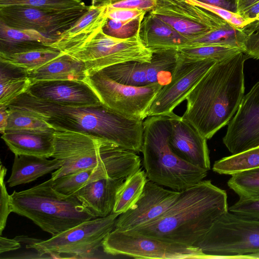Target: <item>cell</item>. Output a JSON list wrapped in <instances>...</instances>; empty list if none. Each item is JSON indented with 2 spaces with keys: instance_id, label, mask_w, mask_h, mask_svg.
Masks as SVG:
<instances>
[{
  "instance_id": "44dd1931",
  "label": "cell",
  "mask_w": 259,
  "mask_h": 259,
  "mask_svg": "<svg viewBox=\"0 0 259 259\" xmlns=\"http://www.w3.org/2000/svg\"><path fill=\"white\" fill-rule=\"evenodd\" d=\"M52 131H10L2 139L14 155L52 157L54 152V133Z\"/></svg>"
},
{
  "instance_id": "83f0119b",
  "label": "cell",
  "mask_w": 259,
  "mask_h": 259,
  "mask_svg": "<svg viewBox=\"0 0 259 259\" xmlns=\"http://www.w3.org/2000/svg\"><path fill=\"white\" fill-rule=\"evenodd\" d=\"M147 180L141 168L127 177L117 191L112 213L120 214L130 209L138 200Z\"/></svg>"
},
{
  "instance_id": "8992f818",
  "label": "cell",
  "mask_w": 259,
  "mask_h": 259,
  "mask_svg": "<svg viewBox=\"0 0 259 259\" xmlns=\"http://www.w3.org/2000/svg\"><path fill=\"white\" fill-rule=\"evenodd\" d=\"M52 179L10 195L12 212L32 221L52 236L95 219L74 194L66 195L52 186Z\"/></svg>"
},
{
  "instance_id": "9a60e30c",
  "label": "cell",
  "mask_w": 259,
  "mask_h": 259,
  "mask_svg": "<svg viewBox=\"0 0 259 259\" xmlns=\"http://www.w3.org/2000/svg\"><path fill=\"white\" fill-rule=\"evenodd\" d=\"M223 141L232 154L259 146V80L244 95Z\"/></svg>"
},
{
  "instance_id": "52a82bcc",
  "label": "cell",
  "mask_w": 259,
  "mask_h": 259,
  "mask_svg": "<svg viewBox=\"0 0 259 259\" xmlns=\"http://www.w3.org/2000/svg\"><path fill=\"white\" fill-rule=\"evenodd\" d=\"M194 246L212 258H259V220L228 211Z\"/></svg>"
},
{
  "instance_id": "7c38bea8",
  "label": "cell",
  "mask_w": 259,
  "mask_h": 259,
  "mask_svg": "<svg viewBox=\"0 0 259 259\" xmlns=\"http://www.w3.org/2000/svg\"><path fill=\"white\" fill-rule=\"evenodd\" d=\"M150 13L191 42L228 22L211 12L186 0H157L156 7Z\"/></svg>"
},
{
  "instance_id": "d590c367",
  "label": "cell",
  "mask_w": 259,
  "mask_h": 259,
  "mask_svg": "<svg viewBox=\"0 0 259 259\" xmlns=\"http://www.w3.org/2000/svg\"><path fill=\"white\" fill-rule=\"evenodd\" d=\"M178 51L181 56L189 60L210 59L217 61L225 59L242 52L237 48L212 45L188 46Z\"/></svg>"
},
{
  "instance_id": "ac0fdd59",
  "label": "cell",
  "mask_w": 259,
  "mask_h": 259,
  "mask_svg": "<svg viewBox=\"0 0 259 259\" xmlns=\"http://www.w3.org/2000/svg\"><path fill=\"white\" fill-rule=\"evenodd\" d=\"M26 93L38 99L62 105L88 106L103 104L94 90L83 81H37L30 85Z\"/></svg>"
},
{
  "instance_id": "836d02e7",
  "label": "cell",
  "mask_w": 259,
  "mask_h": 259,
  "mask_svg": "<svg viewBox=\"0 0 259 259\" xmlns=\"http://www.w3.org/2000/svg\"><path fill=\"white\" fill-rule=\"evenodd\" d=\"M9 116L6 132L56 131L29 110L12 106H9Z\"/></svg>"
},
{
  "instance_id": "8fae6325",
  "label": "cell",
  "mask_w": 259,
  "mask_h": 259,
  "mask_svg": "<svg viewBox=\"0 0 259 259\" xmlns=\"http://www.w3.org/2000/svg\"><path fill=\"white\" fill-rule=\"evenodd\" d=\"M85 82L104 106L126 117L142 120L147 117L151 102L163 87L158 83L142 87L121 84L100 71L89 75Z\"/></svg>"
},
{
  "instance_id": "f6af8a7d",
  "label": "cell",
  "mask_w": 259,
  "mask_h": 259,
  "mask_svg": "<svg viewBox=\"0 0 259 259\" xmlns=\"http://www.w3.org/2000/svg\"><path fill=\"white\" fill-rule=\"evenodd\" d=\"M202 3L220 7L229 11L237 12L238 0H196Z\"/></svg>"
},
{
  "instance_id": "6da1fadb",
  "label": "cell",
  "mask_w": 259,
  "mask_h": 259,
  "mask_svg": "<svg viewBox=\"0 0 259 259\" xmlns=\"http://www.w3.org/2000/svg\"><path fill=\"white\" fill-rule=\"evenodd\" d=\"M9 106L29 110L58 131L78 132L142 152L144 120L117 113L103 104L70 106L36 98L25 93Z\"/></svg>"
},
{
  "instance_id": "30bf717a",
  "label": "cell",
  "mask_w": 259,
  "mask_h": 259,
  "mask_svg": "<svg viewBox=\"0 0 259 259\" xmlns=\"http://www.w3.org/2000/svg\"><path fill=\"white\" fill-rule=\"evenodd\" d=\"M120 214L112 213L104 218L84 222L56 236L33 244L31 248L41 256L69 254L84 257L102 247L107 236L114 228Z\"/></svg>"
},
{
  "instance_id": "2e32d148",
  "label": "cell",
  "mask_w": 259,
  "mask_h": 259,
  "mask_svg": "<svg viewBox=\"0 0 259 259\" xmlns=\"http://www.w3.org/2000/svg\"><path fill=\"white\" fill-rule=\"evenodd\" d=\"M180 194L179 191L165 189L148 180L137 202L118 217L114 229L131 230L155 220L171 206Z\"/></svg>"
},
{
  "instance_id": "4dcf8cb0",
  "label": "cell",
  "mask_w": 259,
  "mask_h": 259,
  "mask_svg": "<svg viewBox=\"0 0 259 259\" xmlns=\"http://www.w3.org/2000/svg\"><path fill=\"white\" fill-rule=\"evenodd\" d=\"M259 167V146L216 161L213 171L221 174H235Z\"/></svg>"
},
{
  "instance_id": "7402d4cb",
  "label": "cell",
  "mask_w": 259,
  "mask_h": 259,
  "mask_svg": "<svg viewBox=\"0 0 259 259\" xmlns=\"http://www.w3.org/2000/svg\"><path fill=\"white\" fill-rule=\"evenodd\" d=\"M27 76L32 83L50 80L85 81L88 76L83 62L64 53L40 67L27 72Z\"/></svg>"
},
{
  "instance_id": "7bdbcfd3",
  "label": "cell",
  "mask_w": 259,
  "mask_h": 259,
  "mask_svg": "<svg viewBox=\"0 0 259 259\" xmlns=\"http://www.w3.org/2000/svg\"><path fill=\"white\" fill-rule=\"evenodd\" d=\"M228 210L231 212L245 218L259 220V199L239 198Z\"/></svg>"
},
{
  "instance_id": "5b68a950",
  "label": "cell",
  "mask_w": 259,
  "mask_h": 259,
  "mask_svg": "<svg viewBox=\"0 0 259 259\" xmlns=\"http://www.w3.org/2000/svg\"><path fill=\"white\" fill-rule=\"evenodd\" d=\"M173 112L144 120L141 152L148 179L181 192L203 180L208 171L183 160L170 148L168 137Z\"/></svg>"
},
{
  "instance_id": "b9f144b4",
  "label": "cell",
  "mask_w": 259,
  "mask_h": 259,
  "mask_svg": "<svg viewBox=\"0 0 259 259\" xmlns=\"http://www.w3.org/2000/svg\"><path fill=\"white\" fill-rule=\"evenodd\" d=\"M7 174V168L1 164V205H0V235L4 230L9 214L12 212L10 206V195H9L4 179Z\"/></svg>"
},
{
  "instance_id": "ffe728a7",
  "label": "cell",
  "mask_w": 259,
  "mask_h": 259,
  "mask_svg": "<svg viewBox=\"0 0 259 259\" xmlns=\"http://www.w3.org/2000/svg\"><path fill=\"white\" fill-rule=\"evenodd\" d=\"M139 36L144 46L151 50H178L191 44L189 39L150 12L141 22Z\"/></svg>"
},
{
  "instance_id": "5bb4252c",
  "label": "cell",
  "mask_w": 259,
  "mask_h": 259,
  "mask_svg": "<svg viewBox=\"0 0 259 259\" xmlns=\"http://www.w3.org/2000/svg\"><path fill=\"white\" fill-rule=\"evenodd\" d=\"M178 54L177 64L171 80L156 95L147 111V117L172 112L217 62L210 59L191 60L181 56L179 52Z\"/></svg>"
},
{
  "instance_id": "e0dca14e",
  "label": "cell",
  "mask_w": 259,
  "mask_h": 259,
  "mask_svg": "<svg viewBox=\"0 0 259 259\" xmlns=\"http://www.w3.org/2000/svg\"><path fill=\"white\" fill-rule=\"evenodd\" d=\"M168 144L173 152L188 163L210 169L207 139L191 124L174 112L171 114Z\"/></svg>"
},
{
  "instance_id": "cb8c5ba5",
  "label": "cell",
  "mask_w": 259,
  "mask_h": 259,
  "mask_svg": "<svg viewBox=\"0 0 259 259\" xmlns=\"http://www.w3.org/2000/svg\"><path fill=\"white\" fill-rule=\"evenodd\" d=\"M107 12L106 6L90 5L82 16L49 46L55 48L74 44L102 29L108 19Z\"/></svg>"
},
{
  "instance_id": "ab89813d",
  "label": "cell",
  "mask_w": 259,
  "mask_h": 259,
  "mask_svg": "<svg viewBox=\"0 0 259 259\" xmlns=\"http://www.w3.org/2000/svg\"><path fill=\"white\" fill-rule=\"evenodd\" d=\"M241 29L245 35L243 52L249 58L259 59V17Z\"/></svg>"
},
{
  "instance_id": "f1b7e54d",
  "label": "cell",
  "mask_w": 259,
  "mask_h": 259,
  "mask_svg": "<svg viewBox=\"0 0 259 259\" xmlns=\"http://www.w3.org/2000/svg\"><path fill=\"white\" fill-rule=\"evenodd\" d=\"M103 178L115 179L106 168L97 167L52 179V186L58 192L70 195L89 183Z\"/></svg>"
},
{
  "instance_id": "ba28073f",
  "label": "cell",
  "mask_w": 259,
  "mask_h": 259,
  "mask_svg": "<svg viewBox=\"0 0 259 259\" xmlns=\"http://www.w3.org/2000/svg\"><path fill=\"white\" fill-rule=\"evenodd\" d=\"M55 48L83 62L88 76L121 63L150 62L153 54L139 35L119 39L106 34L103 29L81 41Z\"/></svg>"
},
{
  "instance_id": "277c9868",
  "label": "cell",
  "mask_w": 259,
  "mask_h": 259,
  "mask_svg": "<svg viewBox=\"0 0 259 259\" xmlns=\"http://www.w3.org/2000/svg\"><path fill=\"white\" fill-rule=\"evenodd\" d=\"M61 166L52 173L55 180L89 168L102 167L115 179H125L141 168L136 152L114 143L88 134L71 131L54 133L52 155Z\"/></svg>"
},
{
  "instance_id": "484cf974",
  "label": "cell",
  "mask_w": 259,
  "mask_h": 259,
  "mask_svg": "<svg viewBox=\"0 0 259 259\" xmlns=\"http://www.w3.org/2000/svg\"><path fill=\"white\" fill-rule=\"evenodd\" d=\"M32 84L27 72L21 68L1 62L0 105L8 106Z\"/></svg>"
},
{
  "instance_id": "681fc988",
  "label": "cell",
  "mask_w": 259,
  "mask_h": 259,
  "mask_svg": "<svg viewBox=\"0 0 259 259\" xmlns=\"http://www.w3.org/2000/svg\"><path fill=\"white\" fill-rule=\"evenodd\" d=\"M258 1L259 0H238L237 13L238 14Z\"/></svg>"
},
{
  "instance_id": "ee69618b",
  "label": "cell",
  "mask_w": 259,
  "mask_h": 259,
  "mask_svg": "<svg viewBox=\"0 0 259 259\" xmlns=\"http://www.w3.org/2000/svg\"><path fill=\"white\" fill-rule=\"evenodd\" d=\"M147 12L136 9L108 8L107 17L108 19L118 20H131L136 19H143Z\"/></svg>"
},
{
  "instance_id": "d6a6232c",
  "label": "cell",
  "mask_w": 259,
  "mask_h": 259,
  "mask_svg": "<svg viewBox=\"0 0 259 259\" xmlns=\"http://www.w3.org/2000/svg\"><path fill=\"white\" fill-rule=\"evenodd\" d=\"M56 40L35 30L15 28L0 20V45L21 46L42 43L49 46Z\"/></svg>"
},
{
  "instance_id": "3957f363",
  "label": "cell",
  "mask_w": 259,
  "mask_h": 259,
  "mask_svg": "<svg viewBox=\"0 0 259 259\" xmlns=\"http://www.w3.org/2000/svg\"><path fill=\"white\" fill-rule=\"evenodd\" d=\"M226 192L211 180H202L180 192L171 206L155 220L133 230L194 246L214 222L229 211Z\"/></svg>"
},
{
  "instance_id": "7dc6e473",
  "label": "cell",
  "mask_w": 259,
  "mask_h": 259,
  "mask_svg": "<svg viewBox=\"0 0 259 259\" xmlns=\"http://www.w3.org/2000/svg\"><path fill=\"white\" fill-rule=\"evenodd\" d=\"M238 14L246 19H256L259 17V1Z\"/></svg>"
},
{
  "instance_id": "c3c4849f",
  "label": "cell",
  "mask_w": 259,
  "mask_h": 259,
  "mask_svg": "<svg viewBox=\"0 0 259 259\" xmlns=\"http://www.w3.org/2000/svg\"><path fill=\"white\" fill-rule=\"evenodd\" d=\"M9 116V107L0 105V132L5 133Z\"/></svg>"
},
{
  "instance_id": "9c48e42d",
  "label": "cell",
  "mask_w": 259,
  "mask_h": 259,
  "mask_svg": "<svg viewBox=\"0 0 259 259\" xmlns=\"http://www.w3.org/2000/svg\"><path fill=\"white\" fill-rule=\"evenodd\" d=\"M102 247L108 254L136 258H212L195 246L143 234L134 230L114 229L105 238Z\"/></svg>"
},
{
  "instance_id": "1f68e13d",
  "label": "cell",
  "mask_w": 259,
  "mask_h": 259,
  "mask_svg": "<svg viewBox=\"0 0 259 259\" xmlns=\"http://www.w3.org/2000/svg\"><path fill=\"white\" fill-rule=\"evenodd\" d=\"M244 40L245 35L242 29L227 22L223 26L192 41L189 46H221L237 48L243 52Z\"/></svg>"
},
{
  "instance_id": "60d3db41",
  "label": "cell",
  "mask_w": 259,
  "mask_h": 259,
  "mask_svg": "<svg viewBox=\"0 0 259 259\" xmlns=\"http://www.w3.org/2000/svg\"><path fill=\"white\" fill-rule=\"evenodd\" d=\"M188 3L204 8L222 18L234 27L241 29L255 19H246L240 15L223 8L201 3L196 0H186Z\"/></svg>"
},
{
  "instance_id": "bcb514c9",
  "label": "cell",
  "mask_w": 259,
  "mask_h": 259,
  "mask_svg": "<svg viewBox=\"0 0 259 259\" xmlns=\"http://www.w3.org/2000/svg\"><path fill=\"white\" fill-rule=\"evenodd\" d=\"M21 243L15 238L9 239L1 235L0 253L1 254L11 251L17 250L21 248Z\"/></svg>"
},
{
  "instance_id": "d6986e66",
  "label": "cell",
  "mask_w": 259,
  "mask_h": 259,
  "mask_svg": "<svg viewBox=\"0 0 259 259\" xmlns=\"http://www.w3.org/2000/svg\"><path fill=\"white\" fill-rule=\"evenodd\" d=\"M125 179L103 178L89 183L74 195L95 218L112 213L117 191Z\"/></svg>"
},
{
  "instance_id": "8d00e7d4",
  "label": "cell",
  "mask_w": 259,
  "mask_h": 259,
  "mask_svg": "<svg viewBox=\"0 0 259 259\" xmlns=\"http://www.w3.org/2000/svg\"><path fill=\"white\" fill-rule=\"evenodd\" d=\"M12 6L57 11L83 8L88 6L82 0H0V7Z\"/></svg>"
},
{
  "instance_id": "4316f807",
  "label": "cell",
  "mask_w": 259,
  "mask_h": 259,
  "mask_svg": "<svg viewBox=\"0 0 259 259\" xmlns=\"http://www.w3.org/2000/svg\"><path fill=\"white\" fill-rule=\"evenodd\" d=\"M150 62H145L149 84L158 83L163 87L168 83L176 67L178 51L175 49L152 50Z\"/></svg>"
},
{
  "instance_id": "603a6c76",
  "label": "cell",
  "mask_w": 259,
  "mask_h": 259,
  "mask_svg": "<svg viewBox=\"0 0 259 259\" xmlns=\"http://www.w3.org/2000/svg\"><path fill=\"white\" fill-rule=\"evenodd\" d=\"M58 160L27 155H15L11 174L7 183L10 187L29 183L59 169Z\"/></svg>"
},
{
  "instance_id": "4fadbf2b",
  "label": "cell",
  "mask_w": 259,
  "mask_h": 259,
  "mask_svg": "<svg viewBox=\"0 0 259 259\" xmlns=\"http://www.w3.org/2000/svg\"><path fill=\"white\" fill-rule=\"evenodd\" d=\"M89 7L65 11L21 6L0 7V20L10 27L35 30L57 40Z\"/></svg>"
},
{
  "instance_id": "d4e9b609",
  "label": "cell",
  "mask_w": 259,
  "mask_h": 259,
  "mask_svg": "<svg viewBox=\"0 0 259 259\" xmlns=\"http://www.w3.org/2000/svg\"><path fill=\"white\" fill-rule=\"evenodd\" d=\"M62 53L60 50L46 45L13 53H0V62L28 72L40 67Z\"/></svg>"
},
{
  "instance_id": "f35d334b",
  "label": "cell",
  "mask_w": 259,
  "mask_h": 259,
  "mask_svg": "<svg viewBox=\"0 0 259 259\" xmlns=\"http://www.w3.org/2000/svg\"><path fill=\"white\" fill-rule=\"evenodd\" d=\"M157 0H91V5L108 8L136 9L150 12L156 6Z\"/></svg>"
},
{
  "instance_id": "7a4b0ae2",
  "label": "cell",
  "mask_w": 259,
  "mask_h": 259,
  "mask_svg": "<svg viewBox=\"0 0 259 259\" xmlns=\"http://www.w3.org/2000/svg\"><path fill=\"white\" fill-rule=\"evenodd\" d=\"M248 58L242 52L216 62L186 97L182 117L207 140L237 111L244 96V65Z\"/></svg>"
},
{
  "instance_id": "74e56055",
  "label": "cell",
  "mask_w": 259,
  "mask_h": 259,
  "mask_svg": "<svg viewBox=\"0 0 259 259\" xmlns=\"http://www.w3.org/2000/svg\"><path fill=\"white\" fill-rule=\"evenodd\" d=\"M143 19L122 21L108 18L103 31L106 34L114 38H130L139 35L140 27Z\"/></svg>"
},
{
  "instance_id": "e575fe53",
  "label": "cell",
  "mask_w": 259,
  "mask_h": 259,
  "mask_svg": "<svg viewBox=\"0 0 259 259\" xmlns=\"http://www.w3.org/2000/svg\"><path fill=\"white\" fill-rule=\"evenodd\" d=\"M239 198L259 199V167L235 174L227 182Z\"/></svg>"
},
{
  "instance_id": "f546056e",
  "label": "cell",
  "mask_w": 259,
  "mask_h": 259,
  "mask_svg": "<svg viewBox=\"0 0 259 259\" xmlns=\"http://www.w3.org/2000/svg\"><path fill=\"white\" fill-rule=\"evenodd\" d=\"M100 71L121 84L135 87L149 84L146 77L145 62L121 63L106 67Z\"/></svg>"
}]
</instances>
